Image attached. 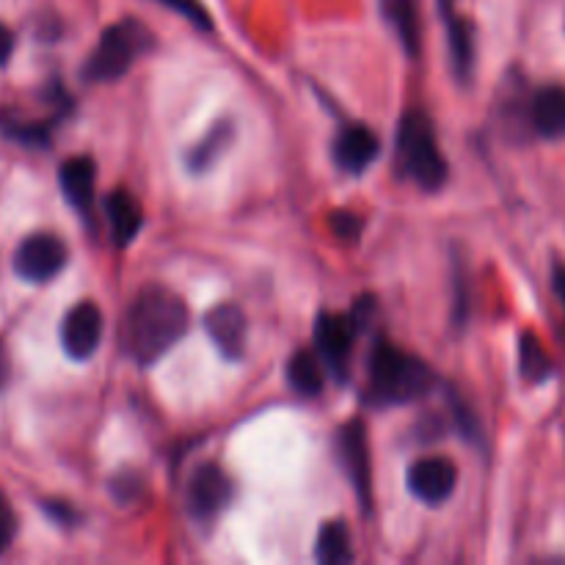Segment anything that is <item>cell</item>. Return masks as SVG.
Instances as JSON below:
<instances>
[{
  "label": "cell",
  "mask_w": 565,
  "mask_h": 565,
  "mask_svg": "<svg viewBox=\"0 0 565 565\" xmlns=\"http://www.w3.org/2000/svg\"><path fill=\"white\" fill-rule=\"evenodd\" d=\"M188 307L163 285H147L125 315L121 342L138 364H152L188 331Z\"/></svg>",
  "instance_id": "1"
},
{
  "label": "cell",
  "mask_w": 565,
  "mask_h": 565,
  "mask_svg": "<svg viewBox=\"0 0 565 565\" xmlns=\"http://www.w3.org/2000/svg\"><path fill=\"white\" fill-rule=\"evenodd\" d=\"M381 152L379 136L364 125L342 127L334 138V163L348 174H362Z\"/></svg>",
  "instance_id": "12"
},
{
  "label": "cell",
  "mask_w": 565,
  "mask_h": 565,
  "mask_svg": "<svg viewBox=\"0 0 565 565\" xmlns=\"http://www.w3.org/2000/svg\"><path fill=\"white\" fill-rule=\"evenodd\" d=\"M318 561L326 565H342L353 561V546L348 527L342 522H329L323 524L318 535Z\"/></svg>",
  "instance_id": "20"
},
{
  "label": "cell",
  "mask_w": 565,
  "mask_h": 565,
  "mask_svg": "<svg viewBox=\"0 0 565 565\" xmlns=\"http://www.w3.org/2000/svg\"><path fill=\"white\" fill-rule=\"evenodd\" d=\"M11 53H14V33L0 22V66L9 64Z\"/></svg>",
  "instance_id": "26"
},
{
  "label": "cell",
  "mask_w": 565,
  "mask_h": 565,
  "mask_svg": "<svg viewBox=\"0 0 565 565\" xmlns=\"http://www.w3.org/2000/svg\"><path fill=\"white\" fill-rule=\"evenodd\" d=\"M552 285H555L557 301H561L565 312V265L563 263H555V268H552Z\"/></svg>",
  "instance_id": "27"
},
{
  "label": "cell",
  "mask_w": 565,
  "mask_h": 565,
  "mask_svg": "<svg viewBox=\"0 0 565 565\" xmlns=\"http://www.w3.org/2000/svg\"><path fill=\"white\" fill-rule=\"evenodd\" d=\"M66 257H70V252H66L61 237L50 235V232H36L17 246L14 274L31 285H44L64 270Z\"/></svg>",
  "instance_id": "5"
},
{
  "label": "cell",
  "mask_w": 565,
  "mask_h": 565,
  "mask_svg": "<svg viewBox=\"0 0 565 565\" xmlns=\"http://www.w3.org/2000/svg\"><path fill=\"white\" fill-rule=\"evenodd\" d=\"M519 367H522V375L533 384H541L552 375V359L546 353V348L541 345L539 337L533 331H524L522 340H519Z\"/></svg>",
  "instance_id": "19"
},
{
  "label": "cell",
  "mask_w": 565,
  "mask_h": 565,
  "mask_svg": "<svg viewBox=\"0 0 565 565\" xmlns=\"http://www.w3.org/2000/svg\"><path fill=\"white\" fill-rule=\"evenodd\" d=\"M204 329H207L213 345L232 362L246 353V315L235 303H218L210 309L204 318Z\"/></svg>",
  "instance_id": "11"
},
{
  "label": "cell",
  "mask_w": 565,
  "mask_h": 565,
  "mask_svg": "<svg viewBox=\"0 0 565 565\" xmlns=\"http://www.w3.org/2000/svg\"><path fill=\"white\" fill-rule=\"evenodd\" d=\"M94 180H97V171H94V160L86 158V154H77V158H70L61 163L58 182L61 191H64L66 202L88 218L94 207Z\"/></svg>",
  "instance_id": "13"
},
{
  "label": "cell",
  "mask_w": 565,
  "mask_h": 565,
  "mask_svg": "<svg viewBox=\"0 0 565 565\" xmlns=\"http://www.w3.org/2000/svg\"><path fill=\"white\" fill-rule=\"evenodd\" d=\"M149 44H152V33H149L141 22H116V25L105 28L103 31L92 58L83 66V75L94 83L116 81V77H121L132 64H136V58L149 47Z\"/></svg>",
  "instance_id": "4"
},
{
  "label": "cell",
  "mask_w": 565,
  "mask_h": 565,
  "mask_svg": "<svg viewBox=\"0 0 565 565\" xmlns=\"http://www.w3.org/2000/svg\"><path fill=\"white\" fill-rule=\"evenodd\" d=\"M232 500V480L218 463H202L188 483V511L196 519L218 516Z\"/></svg>",
  "instance_id": "8"
},
{
  "label": "cell",
  "mask_w": 565,
  "mask_h": 565,
  "mask_svg": "<svg viewBox=\"0 0 565 565\" xmlns=\"http://www.w3.org/2000/svg\"><path fill=\"white\" fill-rule=\"evenodd\" d=\"M329 226H331V232L340 237V241L356 243L359 235H362L364 221L359 218L356 213H348V210H337V213L329 218Z\"/></svg>",
  "instance_id": "22"
},
{
  "label": "cell",
  "mask_w": 565,
  "mask_h": 565,
  "mask_svg": "<svg viewBox=\"0 0 565 565\" xmlns=\"http://www.w3.org/2000/svg\"><path fill=\"white\" fill-rule=\"evenodd\" d=\"M287 381L298 395H320L326 386V370L320 353L298 351L287 364Z\"/></svg>",
  "instance_id": "17"
},
{
  "label": "cell",
  "mask_w": 565,
  "mask_h": 565,
  "mask_svg": "<svg viewBox=\"0 0 565 565\" xmlns=\"http://www.w3.org/2000/svg\"><path fill=\"white\" fill-rule=\"evenodd\" d=\"M232 138H235V127H232L230 121H218V125H215L213 130L202 138V141L193 143V149L188 152V169H191L193 174H199V171H207L210 166H213L215 160L226 152V147L232 143Z\"/></svg>",
  "instance_id": "18"
},
{
  "label": "cell",
  "mask_w": 565,
  "mask_h": 565,
  "mask_svg": "<svg viewBox=\"0 0 565 565\" xmlns=\"http://www.w3.org/2000/svg\"><path fill=\"white\" fill-rule=\"evenodd\" d=\"M105 215H108L110 224V237H114L116 246H127L132 243V237L138 235L143 224V210L138 204V199L130 191L119 188V191L110 193L105 199Z\"/></svg>",
  "instance_id": "14"
},
{
  "label": "cell",
  "mask_w": 565,
  "mask_h": 565,
  "mask_svg": "<svg viewBox=\"0 0 565 565\" xmlns=\"http://www.w3.org/2000/svg\"><path fill=\"white\" fill-rule=\"evenodd\" d=\"M434 386V373L423 359L381 340L370 356V401L375 406H401L423 397Z\"/></svg>",
  "instance_id": "2"
},
{
  "label": "cell",
  "mask_w": 565,
  "mask_h": 565,
  "mask_svg": "<svg viewBox=\"0 0 565 565\" xmlns=\"http://www.w3.org/2000/svg\"><path fill=\"white\" fill-rule=\"evenodd\" d=\"M381 11H384V20L390 22L395 36L401 39L403 50H406L412 58H417L419 47H423L417 0H381Z\"/></svg>",
  "instance_id": "16"
},
{
  "label": "cell",
  "mask_w": 565,
  "mask_h": 565,
  "mask_svg": "<svg viewBox=\"0 0 565 565\" xmlns=\"http://www.w3.org/2000/svg\"><path fill=\"white\" fill-rule=\"evenodd\" d=\"M445 9H450V0H445Z\"/></svg>",
  "instance_id": "29"
},
{
  "label": "cell",
  "mask_w": 565,
  "mask_h": 565,
  "mask_svg": "<svg viewBox=\"0 0 565 565\" xmlns=\"http://www.w3.org/2000/svg\"><path fill=\"white\" fill-rule=\"evenodd\" d=\"M397 154L401 166L419 188L439 191L447 182V160L436 143L434 121L423 110H408L397 130Z\"/></svg>",
  "instance_id": "3"
},
{
  "label": "cell",
  "mask_w": 565,
  "mask_h": 565,
  "mask_svg": "<svg viewBox=\"0 0 565 565\" xmlns=\"http://www.w3.org/2000/svg\"><path fill=\"white\" fill-rule=\"evenodd\" d=\"M340 458L342 467H345L348 480L356 489L359 500L367 505L370 502V447H367V428H364L362 419H351L348 425H342L340 430Z\"/></svg>",
  "instance_id": "10"
},
{
  "label": "cell",
  "mask_w": 565,
  "mask_h": 565,
  "mask_svg": "<svg viewBox=\"0 0 565 565\" xmlns=\"http://www.w3.org/2000/svg\"><path fill=\"white\" fill-rule=\"evenodd\" d=\"M456 483L458 469L450 458H419V461L412 463V469H408V491H412L417 500L428 502V505L445 502L447 497L456 491Z\"/></svg>",
  "instance_id": "9"
},
{
  "label": "cell",
  "mask_w": 565,
  "mask_h": 565,
  "mask_svg": "<svg viewBox=\"0 0 565 565\" xmlns=\"http://www.w3.org/2000/svg\"><path fill=\"white\" fill-rule=\"evenodd\" d=\"M163 6H169V9L180 11L182 17H188V20L193 22V25H199L202 31H210L213 28V20L207 17V9H204L199 0H160Z\"/></svg>",
  "instance_id": "23"
},
{
  "label": "cell",
  "mask_w": 565,
  "mask_h": 565,
  "mask_svg": "<svg viewBox=\"0 0 565 565\" xmlns=\"http://www.w3.org/2000/svg\"><path fill=\"white\" fill-rule=\"evenodd\" d=\"M44 513H47L55 524H64V527L77 524V513L72 511L66 502H44Z\"/></svg>",
  "instance_id": "25"
},
{
  "label": "cell",
  "mask_w": 565,
  "mask_h": 565,
  "mask_svg": "<svg viewBox=\"0 0 565 565\" xmlns=\"http://www.w3.org/2000/svg\"><path fill=\"white\" fill-rule=\"evenodd\" d=\"M99 340H103V312H99V307L92 301L75 303L61 320V348L66 351V356L83 362V359L97 351Z\"/></svg>",
  "instance_id": "7"
},
{
  "label": "cell",
  "mask_w": 565,
  "mask_h": 565,
  "mask_svg": "<svg viewBox=\"0 0 565 565\" xmlns=\"http://www.w3.org/2000/svg\"><path fill=\"white\" fill-rule=\"evenodd\" d=\"M359 320L353 315H334L326 312L318 318L315 326V345H318L320 359L329 364L337 379H345L348 359H351L353 340H356Z\"/></svg>",
  "instance_id": "6"
},
{
  "label": "cell",
  "mask_w": 565,
  "mask_h": 565,
  "mask_svg": "<svg viewBox=\"0 0 565 565\" xmlns=\"http://www.w3.org/2000/svg\"><path fill=\"white\" fill-rule=\"evenodd\" d=\"M530 119L533 127L546 138L565 136V88L546 86L530 103Z\"/></svg>",
  "instance_id": "15"
},
{
  "label": "cell",
  "mask_w": 565,
  "mask_h": 565,
  "mask_svg": "<svg viewBox=\"0 0 565 565\" xmlns=\"http://www.w3.org/2000/svg\"><path fill=\"white\" fill-rule=\"evenodd\" d=\"M14 535H17V513L11 508L9 497L0 491V555L14 544Z\"/></svg>",
  "instance_id": "24"
},
{
  "label": "cell",
  "mask_w": 565,
  "mask_h": 565,
  "mask_svg": "<svg viewBox=\"0 0 565 565\" xmlns=\"http://www.w3.org/2000/svg\"><path fill=\"white\" fill-rule=\"evenodd\" d=\"M6 384H9V356H6V348L0 342V392H3Z\"/></svg>",
  "instance_id": "28"
},
{
  "label": "cell",
  "mask_w": 565,
  "mask_h": 565,
  "mask_svg": "<svg viewBox=\"0 0 565 565\" xmlns=\"http://www.w3.org/2000/svg\"><path fill=\"white\" fill-rule=\"evenodd\" d=\"M450 17V47H452V61H456V70L461 77H469L475 61V39H472V25H469L463 17Z\"/></svg>",
  "instance_id": "21"
}]
</instances>
